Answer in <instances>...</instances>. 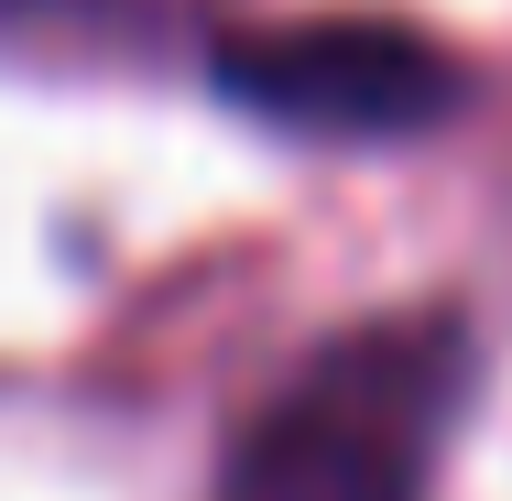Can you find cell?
I'll return each instance as SVG.
<instances>
[{
	"mask_svg": "<svg viewBox=\"0 0 512 501\" xmlns=\"http://www.w3.org/2000/svg\"><path fill=\"white\" fill-rule=\"evenodd\" d=\"M469 403V327L447 305L327 338L262 403L218 469V501H436Z\"/></svg>",
	"mask_w": 512,
	"mask_h": 501,
	"instance_id": "obj_1",
	"label": "cell"
},
{
	"mask_svg": "<svg viewBox=\"0 0 512 501\" xmlns=\"http://www.w3.org/2000/svg\"><path fill=\"white\" fill-rule=\"evenodd\" d=\"M207 88L251 109L262 131L295 142H414L436 120H458L469 66L447 44H425L414 22H273V33H229L207 55Z\"/></svg>",
	"mask_w": 512,
	"mask_h": 501,
	"instance_id": "obj_2",
	"label": "cell"
}]
</instances>
